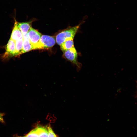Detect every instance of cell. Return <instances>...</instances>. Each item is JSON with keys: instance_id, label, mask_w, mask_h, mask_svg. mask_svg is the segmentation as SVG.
I'll use <instances>...</instances> for the list:
<instances>
[{"instance_id": "9c48e42d", "label": "cell", "mask_w": 137, "mask_h": 137, "mask_svg": "<svg viewBox=\"0 0 137 137\" xmlns=\"http://www.w3.org/2000/svg\"><path fill=\"white\" fill-rule=\"evenodd\" d=\"M60 46L61 50L63 52L71 49L74 47L73 39H66Z\"/></svg>"}, {"instance_id": "52a82bcc", "label": "cell", "mask_w": 137, "mask_h": 137, "mask_svg": "<svg viewBox=\"0 0 137 137\" xmlns=\"http://www.w3.org/2000/svg\"><path fill=\"white\" fill-rule=\"evenodd\" d=\"M14 23L12 32L11 36L10 39L15 41L23 37L22 33L19 29L18 22L14 19Z\"/></svg>"}, {"instance_id": "8992f818", "label": "cell", "mask_w": 137, "mask_h": 137, "mask_svg": "<svg viewBox=\"0 0 137 137\" xmlns=\"http://www.w3.org/2000/svg\"><path fill=\"white\" fill-rule=\"evenodd\" d=\"M36 20L35 18H32L31 20L27 22H18L19 27L21 30L23 36L27 34L28 32L32 27V23Z\"/></svg>"}, {"instance_id": "5b68a950", "label": "cell", "mask_w": 137, "mask_h": 137, "mask_svg": "<svg viewBox=\"0 0 137 137\" xmlns=\"http://www.w3.org/2000/svg\"><path fill=\"white\" fill-rule=\"evenodd\" d=\"M27 35L30 42L33 46L35 49V46L39 42L42 35L32 27L28 32Z\"/></svg>"}, {"instance_id": "30bf717a", "label": "cell", "mask_w": 137, "mask_h": 137, "mask_svg": "<svg viewBox=\"0 0 137 137\" xmlns=\"http://www.w3.org/2000/svg\"><path fill=\"white\" fill-rule=\"evenodd\" d=\"M23 37L16 41L15 42V56L22 54Z\"/></svg>"}, {"instance_id": "6da1fadb", "label": "cell", "mask_w": 137, "mask_h": 137, "mask_svg": "<svg viewBox=\"0 0 137 137\" xmlns=\"http://www.w3.org/2000/svg\"><path fill=\"white\" fill-rule=\"evenodd\" d=\"M85 18L83 19L78 25L73 27L69 26L57 34L56 37L57 44L60 46L66 39L70 38L74 39L80 26L85 22Z\"/></svg>"}, {"instance_id": "277c9868", "label": "cell", "mask_w": 137, "mask_h": 137, "mask_svg": "<svg viewBox=\"0 0 137 137\" xmlns=\"http://www.w3.org/2000/svg\"><path fill=\"white\" fill-rule=\"evenodd\" d=\"M5 52L2 56V58L6 59L15 56V42L13 40L10 39L6 47Z\"/></svg>"}, {"instance_id": "5bb4252c", "label": "cell", "mask_w": 137, "mask_h": 137, "mask_svg": "<svg viewBox=\"0 0 137 137\" xmlns=\"http://www.w3.org/2000/svg\"><path fill=\"white\" fill-rule=\"evenodd\" d=\"M4 115V113L0 112V122L3 123H4V121L3 118Z\"/></svg>"}, {"instance_id": "8fae6325", "label": "cell", "mask_w": 137, "mask_h": 137, "mask_svg": "<svg viewBox=\"0 0 137 137\" xmlns=\"http://www.w3.org/2000/svg\"><path fill=\"white\" fill-rule=\"evenodd\" d=\"M39 132V137H48V131L45 127H37Z\"/></svg>"}, {"instance_id": "3957f363", "label": "cell", "mask_w": 137, "mask_h": 137, "mask_svg": "<svg viewBox=\"0 0 137 137\" xmlns=\"http://www.w3.org/2000/svg\"><path fill=\"white\" fill-rule=\"evenodd\" d=\"M63 53V56L65 58L75 65L78 68H81L82 65L78 61L77 53L74 47L64 52Z\"/></svg>"}, {"instance_id": "7a4b0ae2", "label": "cell", "mask_w": 137, "mask_h": 137, "mask_svg": "<svg viewBox=\"0 0 137 137\" xmlns=\"http://www.w3.org/2000/svg\"><path fill=\"white\" fill-rule=\"evenodd\" d=\"M56 40L51 36L43 35L35 47V49H47L50 48L55 44Z\"/></svg>"}, {"instance_id": "4fadbf2b", "label": "cell", "mask_w": 137, "mask_h": 137, "mask_svg": "<svg viewBox=\"0 0 137 137\" xmlns=\"http://www.w3.org/2000/svg\"><path fill=\"white\" fill-rule=\"evenodd\" d=\"M48 137H57L50 126L48 127Z\"/></svg>"}, {"instance_id": "7c38bea8", "label": "cell", "mask_w": 137, "mask_h": 137, "mask_svg": "<svg viewBox=\"0 0 137 137\" xmlns=\"http://www.w3.org/2000/svg\"><path fill=\"white\" fill-rule=\"evenodd\" d=\"M24 137H39V132L38 127L31 130Z\"/></svg>"}, {"instance_id": "ba28073f", "label": "cell", "mask_w": 137, "mask_h": 137, "mask_svg": "<svg viewBox=\"0 0 137 137\" xmlns=\"http://www.w3.org/2000/svg\"><path fill=\"white\" fill-rule=\"evenodd\" d=\"M23 37L22 54L34 49L33 46L30 42L27 34Z\"/></svg>"}, {"instance_id": "9a60e30c", "label": "cell", "mask_w": 137, "mask_h": 137, "mask_svg": "<svg viewBox=\"0 0 137 137\" xmlns=\"http://www.w3.org/2000/svg\"><path fill=\"white\" fill-rule=\"evenodd\" d=\"M13 137H22L20 136H18L17 135H14V136H13Z\"/></svg>"}]
</instances>
